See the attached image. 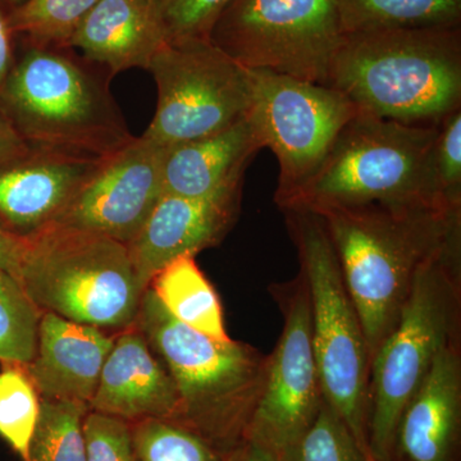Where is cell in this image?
Wrapping results in <instances>:
<instances>
[{"label": "cell", "mask_w": 461, "mask_h": 461, "mask_svg": "<svg viewBox=\"0 0 461 461\" xmlns=\"http://www.w3.org/2000/svg\"><path fill=\"white\" fill-rule=\"evenodd\" d=\"M315 213L332 240L372 360L395 329L418 273L460 241L461 206L369 203Z\"/></svg>", "instance_id": "obj_1"}, {"label": "cell", "mask_w": 461, "mask_h": 461, "mask_svg": "<svg viewBox=\"0 0 461 461\" xmlns=\"http://www.w3.org/2000/svg\"><path fill=\"white\" fill-rule=\"evenodd\" d=\"M89 408L129 423L151 418L177 420V388L138 330L114 339Z\"/></svg>", "instance_id": "obj_18"}, {"label": "cell", "mask_w": 461, "mask_h": 461, "mask_svg": "<svg viewBox=\"0 0 461 461\" xmlns=\"http://www.w3.org/2000/svg\"><path fill=\"white\" fill-rule=\"evenodd\" d=\"M253 100L249 112L263 148L280 166L277 206L305 184L357 109L344 94L263 69H249Z\"/></svg>", "instance_id": "obj_11"}, {"label": "cell", "mask_w": 461, "mask_h": 461, "mask_svg": "<svg viewBox=\"0 0 461 461\" xmlns=\"http://www.w3.org/2000/svg\"><path fill=\"white\" fill-rule=\"evenodd\" d=\"M100 160L32 150L0 166V224L21 238L50 226Z\"/></svg>", "instance_id": "obj_15"}, {"label": "cell", "mask_w": 461, "mask_h": 461, "mask_svg": "<svg viewBox=\"0 0 461 461\" xmlns=\"http://www.w3.org/2000/svg\"><path fill=\"white\" fill-rule=\"evenodd\" d=\"M133 448L138 461H229V454L198 433L168 420L131 423Z\"/></svg>", "instance_id": "obj_25"}, {"label": "cell", "mask_w": 461, "mask_h": 461, "mask_svg": "<svg viewBox=\"0 0 461 461\" xmlns=\"http://www.w3.org/2000/svg\"><path fill=\"white\" fill-rule=\"evenodd\" d=\"M281 212L297 250L300 273L308 286L312 341L324 399L371 457V354L338 254L329 230L315 212L304 208H285Z\"/></svg>", "instance_id": "obj_8"}, {"label": "cell", "mask_w": 461, "mask_h": 461, "mask_svg": "<svg viewBox=\"0 0 461 461\" xmlns=\"http://www.w3.org/2000/svg\"><path fill=\"white\" fill-rule=\"evenodd\" d=\"M136 329L165 363L180 397L177 423L230 453L245 438L268 355L253 346L218 341L172 317L148 288Z\"/></svg>", "instance_id": "obj_4"}, {"label": "cell", "mask_w": 461, "mask_h": 461, "mask_svg": "<svg viewBox=\"0 0 461 461\" xmlns=\"http://www.w3.org/2000/svg\"><path fill=\"white\" fill-rule=\"evenodd\" d=\"M89 411L86 403L41 400L29 461H86L84 420Z\"/></svg>", "instance_id": "obj_23"}, {"label": "cell", "mask_w": 461, "mask_h": 461, "mask_svg": "<svg viewBox=\"0 0 461 461\" xmlns=\"http://www.w3.org/2000/svg\"><path fill=\"white\" fill-rule=\"evenodd\" d=\"M229 461H278L271 454L258 447L251 442L242 441L238 447L230 451Z\"/></svg>", "instance_id": "obj_35"}, {"label": "cell", "mask_w": 461, "mask_h": 461, "mask_svg": "<svg viewBox=\"0 0 461 461\" xmlns=\"http://www.w3.org/2000/svg\"><path fill=\"white\" fill-rule=\"evenodd\" d=\"M433 165L444 202L448 205H461V108L439 123Z\"/></svg>", "instance_id": "obj_31"}, {"label": "cell", "mask_w": 461, "mask_h": 461, "mask_svg": "<svg viewBox=\"0 0 461 461\" xmlns=\"http://www.w3.org/2000/svg\"><path fill=\"white\" fill-rule=\"evenodd\" d=\"M345 33L461 27V0H338Z\"/></svg>", "instance_id": "obj_22"}, {"label": "cell", "mask_w": 461, "mask_h": 461, "mask_svg": "<svg viewBox=\"0 0 461 461\" xmlns=\"http://www.w3.org/2000/svg\"><path fill=\"white\" fill-rule=\"evenodd\" d=\"M230 0H157L167 42L209 41L218 16Z\"/></svg>", "instance_id": "obj_29"}, {"label": "cell", "mask_w": 461, "mask_h": 461, "mask_svg": "<svg viewBox=\"0 0 461 461\" xmlns=\"http://www.w3.org/2000/svg\"><path fill=\"white\" fill-rule=\"evenodd\" d=\"M30 151L32 150L18 135L7 114L0 107V166L20 159Z\"/></svg>", "instance_id": "obj_33"}, {"label": "cell", "mask_w": 461, "mask_h": 461, "mask_svg": "<svg viewBox=\"0 0 461 461\" xmlns=\"http://www.w3.org/2000/svg\"><path fill=\"white\" fill-rule=\"evenodd\" d=\"M167 42L157 0H99L77 27L69 48L113 76L148 69Z\"/></svg>", "instance_id": "obj_20"}, {"label": "cell", "mask_w": 461, "mask_h": 461, "mask_svg": "<svg viewBox=\"0 0 461 461\" xmlns=\"http://www.w3.org/2000/svg\"><path fill=\"white\" fill-rule=\"evenodd\" d=\"M25 249V238L14 235L0 224V269L18 281L21 259Z\"/></svg>", "instance_id": "obj_34"}, {"label": "cell", "mask_w": 461, "mask_h": 461, "mask_svg": "<svg viewBox=\"0 0 461 461\" xmlns=\"http://www.w3.org/2000/svg\"><path fill=\"white\" fill-rule=\"evenodd\" d=\"M326 86L359 113L438 126L461 108V27L345 33Z\"/></svg>", "instance_id": "obj_3"}, {"label": "cell", "mask_w": 461, "mask_h": 461, "mask_svg": "<svg viewBox=\"0 0 461 461\" xmlns=\"http://www.w3.org/2000/svg\"><path fill=\"white\" fill-rule=\"evenodd\" d=\"M260 149L249 114L223 131L166 147L163 190L168 195L208 199L238 189Z\"/></svg>", "instance_id": "obj_19"}, {"label": "cell", "mask_w": 461, "mask_h": 461, "mask_svg": "<svg viewBox=\"0 0 461 461\" xmlns=\"http://www.w3.org/2000/svg\"><path fill=\"white\" fill-rule=\"evenodd\" d=\"M282 461H373L324 400L313 424Z\"/></svg>", "instance_id": "obj_28"}, {"label": "cell", "mask_w": 461, "mask_h": 461, "mask_svg": "<svg viewBox=\"0 0 461 461\" xmlns=\"http://www.w3.org/2000/svg\"><path fill=\"white\" fill-rule=\"evenodd\" d=\"M344 36L338 0H230L209 41L245 68L326 85Z\"/></svg>", "instance_id": "obj_9"}, {"label": "cell", "mask_w": 461, "mask_h": 461, "mask_svg": "<svg viewBox=\"0 0 461 461\" xmlns=\"http://www.w3.org/2000/svg\"><path fill=\"white\" fill-rule=\"evenodd\" d=\"M461 341L448 345L406 405L393 461H460Z\"/></svg>", "instance_id": "obj_16"}, {"label": "cell", "mask_w": 461, "mask_h": 461, "mask_svg": "<svg viewBox=\"0 0 461 461\" xmlns=\"http://www.w3.org/2000/svg\"><path fill=\"white\" fill-rule=\"evenodd\" d=\"M3 5H5L9 9V11H14L17 7H20L21 5L26 2V0H0Z\"/></svg>", "instance_id": "obj_36"}, {"label": "cell", "mask_w": 461, "mask_h": 461, "mask_svg": "<svg viewBox=\"0 0 461 461\" xmlns=\"http://www.w3.org/2000/svg\"><path fill=\"white\" fill-rule=\"evenodd\" d=\"M84 437L86 461H138L129 421L89 411Z\"/></svg>", "instance_id": "obj_30"}, {"label": "cell", "mask_w": 461, "mask_h": 461, "mask_svg": "<svg viewBox=\"0 0 461 461\" xmlns=\"http://www.w3.org/2000/svg\"><path fill=\"white\" fill-rule=\"evenodd\" d=\"M461 341V240L418 273L395 329L371 360L368 447L393 461L397 426L437 357Z\"/></svg>", "instance_id": "obj_6"}, {"label": "cell", "mask_w": 461, "mask_h": 461, "mask_svg": "<svg viewBox=\"0 0 461 461\" xmlns=\"http://www.w3.org/2000/svg\"><path fill=\"white\" fill-rule=\"evenodd\" d=\"M0 372V437L29 461L30 445L41 415V396L25 366L3 364Z\"/></svg>", "instance_id": "obj_27"}, {"label": "cell", "mask_w": 461, "mask_h": 461, "mask_svg": "<svg viewBox=\"0 0 461 461\" xmlns=\"http://www.w3.org/2000/svg\"><path fill=\"white\" fill-rule=\"evenodd\" d=\"M99 0H26L9 14L16 36L53 47H69L72 36Z\"/></svg>", "instance_id": "obj_26"}, {"label": "cell", "mask_w": 461, "mask_h": 461, "mask_svg": "<svg viewBox=\"0 0 461 461\" xmlns=\"http://www.w3.org/2000/svg\"><path fill=\"white\" fill-rule=\"evenodd\" d=\"M438 126H412L357 112L320 168L278 208L315 212L369 203L454 206L444 202L436 180Z\"/></svg>", "instance_id": "obj_5"}, {"label": "cell", "mask_w": 461, "mask_h": 461, "mask_svg": "<svg viewBox=\"0 0 461 461\" xmlns=\"http://www.w3.org/2000/svg\"><path fill=\"white\" fill-rule=\"evenodd\" d=\"M41 314L20 282L0 269V362L18 366L32 363Z\"/></svg>", "instance_id": "obj_24"}, {"label": "cell", "mask_w": 461, "mask_h": 461, "mask_svg": "<svg viewBox=\"0 0 461 461\" xmlns=\"http://www.w3.org/2000/svg\"><path fill=\"white\" fill-rule=\"evenodd\" d=\"M149 288L172 317L203 335L230 341L222 305L195 257H181L157 273Z\"/></svg>", "instance_id": "obj_21"}, {"label": "cell", "mask_w": 461, "mask_h": 461, "mask_svg": "<svg viewBox=\"0 0 461 461\" xmlns=\"http://www.w3.org/2000/svg\"><path fill=\"white\" fill-rule=\"evenodd\" d=\"M284 315V329L268 355L266 375L244 441L278 461L313 424L324 395L312 341L311 303L302 273L269 287Z\"/></svg>", "instance_id": "obj_12"}, {"label": "cell", "mask_w": 461, "mask_h": 461, "mask_svg": "<svg viewBox=\"0 0 461 461\" xmlns=\"http://www.w3.org/2000/svg\"><path fill=\"white\" fill-rule=\"evenodd\" d=\"M18 282L41 313L98 329L132 326L145 293L127 245L54 223L26 236Z\"/></svg>", "instance_id": "obj_7"}, {"label": "cell", "mask_w": 461, "mask_h": 461, "mask_svg": "<svg viewBox=\"0 0 461 461\" xmlns=\"http://www.w3.org/2000/svg\"><path fill=\"white\" fill-rule=\"evenodd\" d=\"M241 198L242 186L208 199L165 194L127 244L142 290L167 264L220 244L238 220Z\"/></svg>", "instance_id": "obj_14"}, {"label": "cell", "mask_w": 461, "mask_h": 461, "mask_svg": "<svg viewBox=\"0 0 461 461\" xmlns=\"http://www.w3.org/2000/svg\"><path fill=\"white\" fill-rule=\"evenodd\" d=\"M113 344L98 327L42 313L35 357L25 371L41 400L89 405Z\"/></svg>", "instance_id": "obj_17"}, {"label": "cell", "mask_w": 461, "mask_h": 461, "mask_svg": "<svg viewBox=\"0 0 461 461\" xmlns=\"http://www.w3.org/2000/svg\"><path fill=\"white\" fill-rule=\"evenodd\" d=\"M156 80V114L142 138L162 145L205 138L248 117L249 69L209 41L166 42L148 68Z\"/></svg>", "instance_id": "obj_10"}, {"label": "cell", "mask_w": 461, "mask_h": 461, "mask_svg": "<svg viewBox=\"0 0 461 461\" xmlns=\"http://www.w3.org/2000/svg\"><path fill=\"white\" fill-rule=\"evenodd\" d=\"M9 14L11 11L0 2V90L14 66V56H16L17 36L12 30Z\"/></svg>", "instance_id": "obj_32"}, {"label": "cell", "mask_w": 461, "mask_h": 461, "mask_svg": "<svg viewBox=\"0 0 461 461\" xmlns=\"http://www.w3.org/2000/svg\"><path fill=\"white\" fill-rule=\"evenodd\" d=\"M165 153L162 145L133 138L100 160L53 223L130 244L165 195Z\"/></svg>", "instance_id": "obj_13"}, {"label": "cell", "mask_w": 461, "mask_h": 461, "mask_svg": "<svg viewBox=\"0 0 461 461\" xmlns=\"http://www.w3.org/2000/svg\"><path fill=\"white\" fill-rule=\"evenodd\" d=\"M107 69L69 47L17 36L0 107L30 150L104 159L132 140Z\"/></svg>", "instance_id": "obj_2"}]
</instances>
